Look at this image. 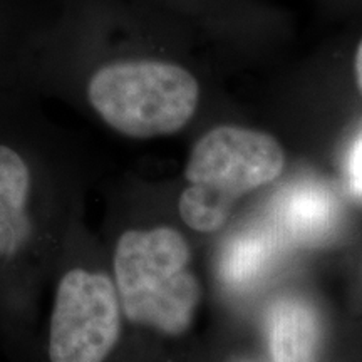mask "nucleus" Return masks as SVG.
Wrapping results in <instances>:
<instances>
[{"label":"nucleus","instance_id":"obj_1","mask_svg":"<svg viewBox=\"0 0 362 362\" xmlns=\"http://www.w3.org/2000/svg\"><path fill=\"white\" fill-rule=\"evenodd\" d=\"M56 176L30 148L0 138V346L35 362L37 310L61 255Z\"/></svg>","mask_w":362,"mask_h":362},{"label":"nucleus","instance_id":"obj_2","mask_svg":"<svg viewBox=\"0 0 362 362\" xmlns=\"http://www.w3.org/2000/svg\"><path fill=\"white\" fill-rule=\"evenodd\" d=\"M111 275L126 330L181 337L192 327L202 287L187 238L168 225L124 226L111 248Z\"/></svg>","mask_w":362,"mask_h":362},{"label":"nucleus","instance_id":"obj_3","mask_svg":"<svg viewBox=\"0 0 362 362\" xmlns=\"http://www.w3.org/2000/svg\"><path fill=\"white\" fill-rule=\"evenodd\" d=\"M285 153L274 136L240 126H216L189 153L178 200L181 220L194 232H218L243 194L282 175Z\"/></svg>","mask_w":362,"mask_h":362},{"label":"nucleus","instance_id":"obj_4","mask_svg":"<svg viewBox=\"0 0 362 362\" xmlns=\"http://www.w3.org/2000/svg\"><path fill=\"white\" fill-rule=\"evenodd\" d=\"M54 269L35 362H126V322L111 270L69 257Z\"/></svg>","mask_w":362,"mask_h":362},{"label":"nucleus","instance_id":"obj_5","mask_svg":"<svg viewBox=\"0 0 362 362\" xmlns=\"http://www.w3.org/2000/svg\"><path fill=\"white\" fill-rule=\"evenodd\" d=\"M86 98L104 124L134 139L173 134L200 103L192 72L158 59H123L94 71Z\"/></svg>","mask_w":362,"mask_h":362},{"label":"nucleus","instance_id":"obj_6","mask_svg":"<svg viewBox=\"0 0 362 362\" xmlns=\"http://www.w3.org/2000/svg\"><path fill=\"white\" fill-rule=\"evenodd\" d=\"M272 230L279 238L300 247L329 240L339 223L336 197L315 180H300L280 189L270 206Z\"/></svg>","mask_w":362,"mask_h":362},{"label":"nucleus","instance_id":"obj_7","mask_svg":"<svg viewBox=\"0 0 362 362\" xmlns=\"http://www.w3.org/2000/svg\"><path fill=\"white\" fill-rule=\"evenodd\" d=\"M270 362H322V327L309 300L280 297L265 320Z\"/></svg>","mask_w":362,"mask_h":362},{"label":"nucleus","instance_id":"obj_8","mask_svg":"<svg viewBox=\"0 0 362 362\" xmlns=\"http://www.w3.org/2000/svg\"><path fill=\"white\" fill-rule=\"evenodd\" d=\"M277 250L279 237L274 230H243L221 250L220 279L233 291L250 288L265 277L277 259Z\"/></svg>","mask_w":362,"mask_h":362},{"label":"nucleus","instance_id":"obj_9","mask_svg":"<svg viewBox=\"0 0 362 362\" xmlns=\"http://www.w3.org/2000/svg\"><path fill=\"white\" fill-rule=\"evenodd\" d=\"M349 181L351 188L356 194L362 197V138L357 141L349 163Z\"/></svg>","mask_w":362,"mask_h":362},{"label":"nucleus","instance_id":"obj_10","mask_svg":"<svg viewBox=\"0 0 362 362\" xmlns=\"http://www.w3.org/2000/svg\"><path fill=\"white\" fill-rule=\"evenodd\" d=\"M354 71H356V79H357V84H359V88H361V90H362V40H361L359 47H357V51H356Z\"/></svg>","mask_w":362,"mask_h":362},{"label":"nucleus","instance_id":"obj_11","mask_svg":"<svg viewBox=\"0 0 362 362\" xmlns=\"http://www.w3.org/2000/svg\"><path fill=\"white\" fill-rule=\"evenodd\" d=\"M230 362H257V361L248 359V357H238V359H233V361H230Z\"/></svg>","mask_w":362,"mask_h":362}]
</instances>
